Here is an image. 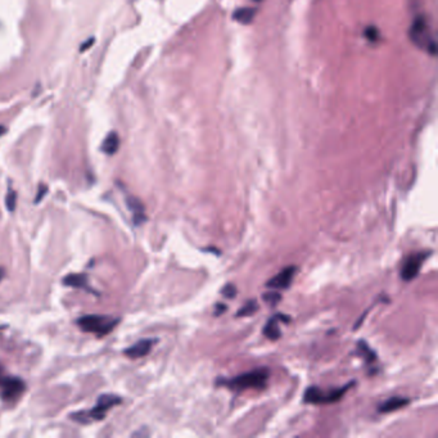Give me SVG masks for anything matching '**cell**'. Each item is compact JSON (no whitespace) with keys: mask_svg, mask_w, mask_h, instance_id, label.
<instances>
[{"mask_svg":"<svg viewBox=\"0 0 438 438\" xmlns=\"http://www.w3.org/2000/svg\"><path fill=\"white\" fill-rule=\"evenodd\" d=\"M270 370L266 368H258V369L251 370V372L243 373L236 375L231 379H217L216 383L219 386H224L233 391H245V389H264L268 384Z\"/></svg>","mask_w":438,"mask_h":438,"instance_id":"1","label":"cell"},{"mask_svg":"<svg viewBox=\"0 0 438 438\" xmlns=\"http://www.w3.org/2000/svg\"><path fill=\"white\" fill-rule=\"evenodd\" d=\"M122 402V398L117 395H102L97 400L96 406L93 407L90 411H78L75 414H71V419L78 421L81 424H87L92 421L103 420L106 418V414L110 409H112L116 405H120Z\"/></svg>","mask_w":438,"mask_h":438,"instance_id":"2","label":"cell"},{"mask_svg":"<svg viewBox=\"0 0 438 438\" xmlns=\"http://www.w3.org/2000/svg\"><path fill=\"white\" fill-rule=\"evenodd\" d=\"M120 323L118 317L107 316V315H85L77 320V325L81 330L86 333H94L98 337H104Z\"/></svg>","mask_w":438,"mask_h":438,"instance_id":"3","label":"cell"},{"mask_svg":"<svg viewBox=\"0 0 438 438\" xmlns=\"http://www.w3.org/2000/svg\"><path fill=\"white\" fill-rule=\"evenodd\" d=\"M356 384V382H349L348 384H344L340 388L330 389V391H323V389L317 388V387L311 386L306 389L305 395H303V401L306 404L312 405H329L334 404L337 401H339L343 396L348 392L349 389Z\"/></svg>","mask_w":438,"mask_h":438,"instance_id":"4","label":"cell"},{"mask_svg":"<svg viewBox=\"0 0 438 438\" xmlns=\"http://www.w3.org/2000/svg\"><path fill=\"white\" fill-rule=\"evenodd\" d=\"M410 38L416 45L427 50L430 54L435 53V43L429 35V29L423 17L415 18L414 23H412L411 29H410Z\"/></svg>","mask_w":438,"mask_h":438,"instance_id":"5","label":"cell"},{"mask_svg":"<svg viewBox=\"0 0 438 438\" xmlns=\"http://www.w3.org/2000/svg\"><path fill=\"white\" fill-rule=\"evenodd\" d=\"M432 252L424 251V252H415V253L410 254L406 259H405L402 269H401V279L404 282H411L418 277L420 273V269L423 266L424 261L430 256Z\"/></svg>","mask_w":438,"mask_h":438,"instance_id":"6","label":"cell"},{"mask_svg":"<svg viewBox=\"0 0 438 438\" xmlns=\"http://www.w3.org/2000/svg\"><path fill=\"white\" fill-rule=\"evenodd\" d=\"M2 398L4 401H13L20 397L25 391V383L20 378L8 377L2 379Z\"/></svg>","mask_w":438,"mask_h":438,"instance_id":"7","label":"cell"},{"mask_svg":"<svg viewBox=\"0 0 438 438\" xmlns=\"http://www.w3.org/2000/svg\"><path fill=\"white\" fill-rule=\"evenodd\" d=\"M297 271L296 266H287L283 270H280V273L275 277L271 278L268 283H266V287L273 289H287L289 288V286L292 284V280H293L294 274Z\"/></svg>","mask_w":438,"mask_h":438,"instance_id":"8","label":"cell"},{"mask_svg":"<svg viewBox=\"0 0 438 438\" xmlns=\"http://www.w3.org/2000/svg\"><path fill=\"white\" fill-rule=\"evenodd\" d=\"M283 321V323H289L291 317L286 314H275L270 317L266 323L265 328H264V334L268 339L270 340H278L282 337V330H280L278 323Z\"/></svg>","mask_w":438,"mask_h":438,"instance_id":"9","label":"cell"},{"mask_svg":"<svg viewBox=\"0 0 438 438\" xmlns=\"http://www.w3.org/2000/svg\"><path fill=\"white\" fill-rule=\"evenodd\" d=\"M154 344V339H141L133 344L131 347L125 349L124 354L130 359H140L147 356Z\"/></svg>","mask_w":438,"mask_h":438,"instance_id":"10","label":"cell"},{"mask_svg":"<svg viewBox=\"0 0 438 438\" xmlns=\"http://www.w3.org/2000/svg\"><path fill=\"white\" fill-rule=\"evenodd\" d=\"M127 208L131 211L133 214V220L135 225H141L143 222L147 221V215H145L144 205L141 203V201L136 197H127L126 198Z\"/></svg>","mask_w":438,"mask_h":438,"instance_id":"11","label":"cell"},{"mask_svg":"<svg viewBox=\"0 0 438 438\" xmlns=\"http://www.w3.org/2000/svg\"><path fill=\"white\" fill-rule=\"evenodd\" d=\"M409 404H410L409 398L400 397V396H393V397L388 398V400H386L384 402H382V404L379 405V407H378V410H379V412L387 414V412H393L396 411V410L402 409V407H405Z\"/></svg>","mask_w":438,"mask_h":438,"instance_id":"12","label":"cell"},{"mask_svg":"<svg viewBox=\"0 0 438 438\" xmlns=\"http://www.w3.org/2000/svg\"><path fill=\"white\" fill-rule=\"evenodd\" d=\"M63 284L67 287H73V288H81L86 289V291H92L89 288V280L85 274H69L64 278Z\"/></svg>","mask_w":438,"mask_h":438,"instance_id":"13","label":"cell"},{"mask_svg":"<svg viewBox=\"0 0 438 438\" xmlns=\"http://www.w3.org/2000/svg\"><path fill=\"white\" fill-rule=\"evenodd\" d=\"M356 354H358V356L363 358L366 364H372L377 360V354H375V351H373L369 344L363 339L358 342V352Z\"/></svg>","mask_w":438,"mask_h":438,"instance_id":"14","label":"cell"},{"mask_svg":"<svg viewBox=\"0 0 438 438\" xmlns=\"http://www.w3.org/2000/svg\"><path fill=\"white\" fill-rule=\"evenodd\" d=\"M120 147V138H118L117 133H110L107 138L103 141V152L108 156H112L118 150Z\"/></svg>","mask_w":438,"mask_h":438,"instance_id":"15","label":"cell"},{"mask_svg":"<svg viewBox=\"0 0 438 438\" xmlns=\"http://www.w3.org/2000/svg\"><path fill=\"white\" fill-rule=\"evenodd\" d=\"M254 16V9L252 8H243L238 9L234 15V20L238 21L239 23H249L253 20Z\"/></svg>","mask_w":438,"mask_h":438,"instance_id":"16","label":"cell"},{"mask_svg":"<svg viewBox=\"0 0 438 438\" xmlns=\"http://www.w3.org/2000/svg\"><path fill=\"white\" fill-rule=\"evenodd\" d=\"M256 311H258V303H257L256 300H249L244 306H243L242 309L239 310V311L236 312V317L251 316V315H253Z\"/></svg>","mask_w":438,"mask_h":438,"instance_id":"17","label":"cell"},{"mask_svg":"<svg viewBox=\"0 0 438 438\" xmlns=\"http://www.w3.org/2000/svg\"><path fill=\"white\" fill-rule=\"evenodd\" d=\"M16 203H17V194H16V192L13 189L9 188V191L6 197V206L9 212H13L16 210Z\"/></svg>","mask_w":438,"mask_h":438,"instance_id":"18","label":"cell"},{"mask_svg":"<svg viewBox=\"0 0 438 438\" xmlns=\"http://www.w3.org/2000/svg\"><path fill=\"white\" fill-rule=\"evenodd\" d=\"M262 300L270 306H277L282 301V294L278 292H269V293L262 294Z\"/></svg>","mask_w":438,"mask_h":438,"instance_id":"19","label":"cell"},{"mask_svg":"<svg viewBox=\"0 0 438 438\" xmlns=\"http://www.w3.org/2000/svg\"><path fill=\"white\" fill-rule=\"evenodd\" d=\"M236 293H238V289H236V287L234 286L233 283H228V284H226V286H225L224 288L221 289L222 297L229 298V300H231V298H235Z\"/></svg>","mask_w":438,"mask_h":438,"instance_id":"20","label":"cell"},{"mask_svg":"<svg viewBox=\"0 0 438 438\" xmlns=\"http://www.w3.org/2000/svg\"><path fill=\"white\" fill-rule=\"evenodd\" d=\"M365 36L369 39L370 41H377L378 36H379V32H378V30L375 29V27H368V29L365 30Z\"/></svg>","mask_w":438,"mask_h":438,"instance_id":"21","label":"cell"},{"mask_svg":"<svg viewBox=\"0 0 438 438\" xmlns=\"http://www.w3.org/2000/svg\"><path fill=\"white\" fill-rule=\"evenodd\" d=\"M46 192H48V187H46V185H40V188H39L38 196H36V198H35V203H40L41 199L45 197Z\"/></svg>","mask_w":438,"mask_h":438,"instance_id":"22","label":"cell"},{"mask_svg":"<svg viewBox=\"0 0 438 438\" xmlns=\"http://www.w3.org/2000/svg\"><path fill=\"white\" fill-rule=\"evenodd\" d=\"M226 310H228V306L225 305V303H216V305H215V311H214V315L215 316H220V315L222 314V312H225L226 311Z\"/></svg>","mask_w":438,"mask_h":438,"instance_id":"23","label":"cell"},{"mask_svg":"<svg viewBox=\"0 0 438 438\" xmlns=\"http://www.w3.org/2000/svg\"><path fill=\"white\" fill-rule=\"evenodd\" d=\"M2 374H3V366L0 365V383H2V379H3V377H2Z\"/></svg>","mask_w":438,"mask_h":438,"instance_id":"24","label":"cell"},{"mask_svg":"<svg viewBox=\"0 0 438 438\" xmlns=\"http://www.w3.org/2000/svg\"><path fill=\"white\" fill-rule=\"evenodd\" d=\"M4 131H6V129H4L3 126H0V135H2V134H3Z\"/></svg>","mask_w":438,"mask_h":438,"instance_id":"25","label":"cell"},{"mask_svg":"<svg viewBox=\"0 0 438 438\" xmlns=\"http://www.w3.org/2000/svg\"><path fill=\"white\" fill-rule=\"evenodd\" d=\"M2 278H3V271L0 270V280H2Z\"/></svg>","mask_w":438,"mask_h":438,"instance_id":"26","label":"cell"}]
</instances>
